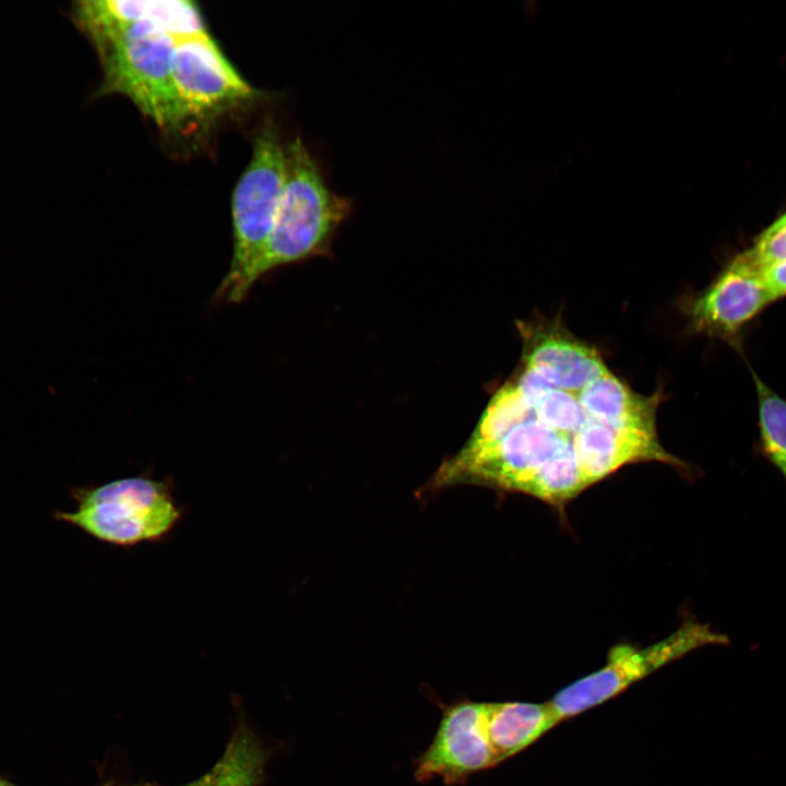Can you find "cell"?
<instances>
[{
	"label": "cell",
	"instance_id": "obj_1",
	"mask_svg": "<svg viewBox=\"0 0 786 786\" xmlns=\"http://www.w3.org/2000/svg\"><path fill=\"white\" fill-rule=\"evenodd\" d=\"M515 377L492 397L460 453L432 478L522 492L563 508L634 463L686 467L656 430L658 394L631 390L558 324L523 325Z\"/></svg>",
	"mask_w": 786,
	"mask_h": 786
},
{
	"label": "cell",
	"instance_id": "obj_2",
	"mask_svg": "<svg viewBox=\"0 0 786 786\" xmlns=\"http://www.w3.org/2000/svg\"><path fill=\"white\" fill-rule=\"evenodd\" d=\"M350 210V200L330 189L302 140L287 142L282 196L264 248L243 281L245 298L270 271L322 250Z\"/></svg>",
	"mask_w": 786,
	"mask_h": 786
},
{
	"label": "cell",
	"instance_id": "obj_3",
	"mask_svg": "<svg viewBox=\"0 0 786 786\" xmlns=\"http://www.w3.org/2000/svg\"><path fill=\"white\" fill-rule=\"evenodd\" d=\"M99 56L98 96L121 94L163 131L184 128L189 118L172 76L176 38L150 25L133 24L84 32Z\"/></svg>",
	"mask_w": 786,
	"mask_h": 786
},
{
	"label": "cell",
	"instance_id": "obj_4",
	"mask_svg": "<svg viewBox=\"0 0 786 786\" xmlns=\"http://www.w3.org/2000/svg\"><path fill=\"white\" fill-rule=\"evenodd\" d=\"M75 509L57 517L98 541L130 548L160 543L183 516L170 481L138 475L73 491Z\"/></svg>",
	"mask_w": 786,
	"mask_h": 786
},
{
	"label": "cell",
	"instance_id": "obj_5",
	"mask_svg": "<svg viewBox=\"0 0 786 786\" xmlns=\"http://www.w3.org/2000/svg\"><path fill=\"white\" fill-rule=\"evenodd\" d=\"M286 174V144L273 122L253 138L252 156L231 196L234 251L215 299L240 302L247 273L258 260L272 230Z\"/></svg>",
	"mask_w": 786,
	"mask_h": 786
},
{
	"label": "cell",
	"instance_id": "obj_6",
	"mask_svg": "<svg viewBox=\"0 0 786 786\" xmlns=\"http://www.w3.org/2000/svg\"><path fill=\"white\" fill-rule=\"evenodd\" d=\"M729 644L726 634L687 619L666 638L647 646H614L599 669L561 689L549 701L561 723L620 694L660 667L707 645Z\"/></svg>",
	"mask_w": 786,
	"mask_h": 786
},
{
	"label": "cell",
	"instance_id": "obj_7",
	"mask_svg": "<svg viewBox=\"0 0 786 786\" xmlns=\"http://www.w3.org/2000/svg\"><path fill=\"white\" fill-rule=\"evenodd\" d=\"M172 76L189 119L216 118L257 96L209 33L176 40Z\"/></svg>",
	"mask_w": 786,
	"mask_h": 786
},
{
	"label": "cell",
	"instance_id": "obj_8",
	"mask_svg": "<svg viewBox=\"0 0 786 786\" xmlns=\"http://www.w3.org/2000/svg\"><path fill=\"white\" fill-rule=\"evenodd\" d=\"M485 711L486 702L467 699L444 705L431 743L414 761L415 778H440L446 786H457L471 775L496 766Z\"/></svg>",
	"mask_w": 786,
	"mask_h": 786
},
{
	"label": "cell",
	"instance_id": "obj_9",
	"mask_svg": "<svg viewBox=\"0 0 786 786\" xmlns=\"http://www.w3.org/2000/svg\"><path fill=\"white\" fill-rule=\"evenodd\" d=\"M764 267L750 249L738 254L688 305L694 331L735 344L743 327L772 300Z\"/></svg>",
	"mask_w": 786,
	"mask_h": 786
},
{
	"label": "cell",
	"instance_id": "obj_10",
	"mask_svg": "<svg viewBox=\"0 0 786 786\" xmlns=\"http://www.w3.org/2000/svg\"><path fill=\"white\" fill-rule=\"evenodd\" d=\"M72 19L83 31L143 24L176 39L207 33L194 2L187 0H87L75 2Z\"/></svg>",
	"mask_w": 786,
	"mask_h": 786
},
{
	"label": "cell",
	"instance_id": "obj_11",
	"mask_svg": "<svg viewBox=\"0 0 786 786\" xmlns=\"http://www.w3.org/2000/svg\"><path fill=\"white\" fill-rule=\"evenodd\" d=\"M485 719L497 764L523 751L560 723L549 701L486 702Z\"/></svg>",
	"mask_w": 786,
	"mask_h": 786
},
{
	"label": "cell",
	"instance_id": "obj_12",
	"mask_svg": "<svg viewBox=\"0 0 786 786\" xmlns=\"http://www.w3.org/2000/svg\"><path fill=\"white\" fill-rule=\"evenodd\" d=\"M269 752L247 726H238L217 762L207 771L205 786H259Z\"/></svg>",
	"mask_w": 786,
	"mask_h": 786
},
{
	"label": "cell",
	"instance_id": "obj_13",
	"mask_svg": "<svg viewBox=\"0 0 786 786\" xmlns=\"http://www.w3.org/2000/svg\"><path fill=\"white\" fill-rule=\"evenodd\" d=\"M759 398L760 446L786 480V401L753 373Z\"/></svg>",
	"mask_w": 786,
	"mask_h": 786
},
{
	"label": "cell",
	"instance_id": "obj_14",
	"mask_svg": "<svg viewBox=\"0 0 786 786\" xmlns=\"http://www.w3.org/2000/svg\"><path fill=\"white\" fill-rule=\"evenodd\" d=\"M764 279L774 299L786 296V261L766 267Z\"/></svg>",
	"mask_w": 786,
	"mask_h": 786
},
{
	"label": "cell",
	"instance_id": "obj_15",
	"mask_svg": "<svg viewBox=\"0 0 786 786\" xmlns=\"http://www.w3.org/2000/svg\"><path fill=\"white\" fill-rule=\"evenodd\" d=\"M207 779H209V773L206 772L205 774H203L202 776H200L199 778H196L194 781H191V782H189L187 784H182V785H176V786H205L207 783ZM131 786H152V785H131Z\"/></svg>",
	"mask_w": 786,
	"mask_h": 786
},
{
	"label": "cell",
	"instance_id": "obj_16",
	"mask_svg": "<svg viewBox=\"0 0 786 786\" xmlns=\"http://www.w3.org/2000/svg\"><path fill=\"white\" fill-rule=\"evenodd\" d=\"M0 786H16L0 775Z\"/></svg>",
	"mask_w": 786,
	"mask_h": 786
},
{
	"label": "cell",
	"instance_id": "obj_17",
	"mask_svg": "<svg viewBox=\"0 0 786 786\" xmlns=\"http://www.w3.org/2000/svg\"><path fill=\"white\" fill-rule=\"evenodd\" d=\"M782 217H783V218H784V221L786 222V213H785V214H784V215H783Z\"/></svg>",
	"mask_w": 786,
	"mask_h": 786
}]
</instances>
